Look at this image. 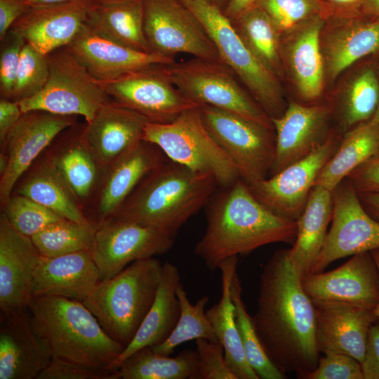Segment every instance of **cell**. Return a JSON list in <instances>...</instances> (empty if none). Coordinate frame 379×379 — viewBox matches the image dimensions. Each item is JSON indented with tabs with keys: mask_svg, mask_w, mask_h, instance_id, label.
<instances>
[{
	"mask_svg": "<svg viewBox=\"0 0 379 379\" xmlns=\"http://www.w3.org/2000/svg\"><path fill=\"white\" fill-rule=\"evenodd\" d=\"M288 249L274 252L260 275L257 305L251 316L270 360L286 375L301 378L319 359L314 305L301 284Z\"/></svg>",
	"mask_w": 379,
	"mask_h": 379,
	"instance_id": "1",
	"label": "cell"
},
{
	"mask_svg": "<svg viewBox=\"0 0 379 379\" xmlns=\"http://www.w3.org/2000/svg\"><path fill=\"white\" fill-rule=\"evenodd\" d=\"M222 190L208 204L205 232L194 246V253L209 270L267 244L294 243L296 221L263 205L241 179Z\"/></svg>",
	"mask_w": 379,
	"mask_h": 379,
	"instance_id": "2",
	"label": "cell"
},
{
	"mask_svg": "<svg viewBox=\"0 0 379 379\" xmlns=\"http://www.w3.org/2000/svg\"><path fill=\"white\" fill-rule=\"evenodd\" d=\"M217 187L213 175L168 159L142 179L112 218L155 227L175 237L208 205Z\"/></svg>",
	"mask_w": 379,
	"mask_h": 379,
	"instance_id": "3",
	"label": "cell"
},
{
	"mask_svg": "<svg viewBox=\"0 0 379 379\" xmlns=\"http://www.w3.org/2000/svg\"><path fill=\"white\" fill-rule=\"evenodd\" d=\"M28 310L34 331L44 341L52 357L110 370L125 348L105 331L83 302L34 296Z\"/></svg>",
	"mask_w": 379,
	"mask_h": 379,
	"instance_id": "4",
	"label": "cell"
},
{
	"mask_svg": "<svg viewBox=\"0 0 379 379\" xmlns=\"http://www.w3.org/2000/svg\"><path fill=\"white\" fill-rule=\"evenodd\" d=\"M163 264L154 257L136 260L101 280L83 302L105 331L126 347L155 298Z\"/></svg>",
	"mask_w": 379,
	"mask_h": 379,
	"instance_id": "5",
	"label": "cell"
},
{
	"mask_svg": "<svg viewBox=\"0 0 379 379\" xmlns=\"http://www.w3.org/2000/svg\"><path fill=\"white\" fill-rule=\"evenodd\" d=\"M142 140L158 147L172 161L213 175L220 187L239 179L235 166L206 128L199 107L183 112L170 123L147 122Z\"/></svg>",
	"mask_w": 379,
	"mask_h": 379,
	"instance_id": "6",
	"label": "cell"
},
{
	"mask_svg": "<svg viewBox=\"0 0 379 379\" xmlns=\"http://www.w3.org/2000/svg\"><path fill=\"white\" fill-rule=\"evenodd\" d=\"M180 1L201 22L221 61L240 79L267 115L271 119L282 115L285 110L278 77L253 55L222 11L206 0Z\"/></svg>",
	"mask_w": 379,
	"mask_h": 379,
	"instance_id": "7",
	"label": "cell"
},
{
	"mask_svg": "<svg viewBox=\"0 0 379 379\" xmlns=\"http://www.w3.org/2000/svg\"><path fill=\"white\" fill-rule=\"evenodd\" d=\"M48 55V80L37 94L18 102L22 113L40 110L64 116L80 115L89 122L109 102L102 84L67 47Z\"/></svg>",
	"mask_w": 379,
	"mask_h": 379,
	"instance_id": "8",
	"label": "cell"
},
{
	"mask_svg": "<svg viewBox=\"0 0 379 379\" xmlns=\"http://www.w3.org/2000/svg\"><path fill=\"white\" fill-rule=\"evenodd\" d=\"M164 69L175 86L199 106H213L274 128L271 118L223 62L193 58Z\"/></svg>",
	"mask_w": 379,
	"mask_h": 379,
	"instance_id": "9",
	"label": "cell"
},
{
	"mask_svg": "<svg viewBox=\"0 0 379 379\" xmlns=\"http://www.w3.org/2000/svg\"><path fill=\"white\" fill-rule=\"evenodd\" d=\"M202 121L212 138L248 185L266 178L275 153V132L237 114L211 105H200Z\"/></svg>",
	"mask_w": 379,
	"mask_h": 379,
	"instance_id": "10",
	"label": "cell"
},
{
	"mask_svg": "<svg viewBox=\"0 0 379 379\" xmlns=\"http://www.w3.org/2000/svg\"><path fill=\"white\" fill-rule=\"evenodd\" d=\"M142 1L150 52L170 58L186 53L222 62L201 22L180 0Z\"/></svg>",
	"mask_w": 379,
	"mask_h": 379,
	"instance_id": "11",
	"label": "cell"
},
{
	"mask_svg": "<svg viewBox=\"0 0 379 379\" xmlns=\"http://www.w3.org/2000/svg\"><path fill=\"white\" fill-rule=\"evenodd\" d=\"M332 194L331 225L308 273L323 272L340 258L379 249V222L364 209L350 182L344 179Z\"/></svg>",
	"mask_w": 379,
	"mask_h": 379,
	"instance_id": "12",
	"label": "cell"
},
{
	"mask_svg": "<svg viewBox=\"0 0 379 379\" xmlns=\"http://www.w3.org/2000/svg\"><path fill=\"white\" fill-rule=\"evenodd\" d=\"M157 65L100 83L114 102L142 116L147 122H172L183 112L199 107L172 82L164 69Z\"/></svg>",
	"mask_w": 379,
	"mask_h": 379,
	"instance_id": "13",
	"label": "cell"
},
{
	"mask_svg": "<svg viewBox=\"0 0 379 379\" xmlns=\"http://www.w3.org/2000/svg\"><path fill=\"white\" fill-rule=\"evenodd\" d=\"M173 243L174 237L165 231L110 218L97 226L89 251L103 280L136 260L167 253Z\"/></svg>",
	"mask_w": 379,
	"mask_h": 379,
	"instance_id": "14",
	"label": "cell"
},
{
	"mask_svg": "<svg viewBox=\"0 0 379 379\" xmlns=\"http://www.w3.org/2000/svg\"><path fill=\"white\" fill-rule=\"evenodd\" d=\"M339 143L337 137L330 135L305 157L270 178L247 185L253 196L269 209L296 221L305 207L320 171Z\"/></svg>",
	"mask_w": 379,
	"mask_h": 379,
	"instance_id": "15",
	"label": "cell"
},
{
	"mask_svg": "<svg viewBox=\"0 0 379 379\" xmlns=\"http://www.w3.org/2000/svg\"><path fill=\"white\" fill-rule=\"evenodd\" d=\"M303 290L312 302H344L368 310L379 301V270L371 252L352 255L340 267L302 277Z\"/></svg>",
	"mask_w": 379,
	"mask_h": 379,
	"instance_id": "16",
	"label": "cell"
},
{
	"mask_svg": "<svg viewBox=\"0 0 379 379\" xmlns=\"http://www.w3.org/2000/svg\"><path fill=\"white\" fill-rule=\"evenodd\" d=\"M72 116L33 110L22 113L6 135L8 165L0 179V200L3 206L13 189L39 154L63 130L71 126Z\"/></svg>",
	"mask_w": 379,
	"mask_h": 379,
	"instance_id": "17",
	"label": "cell"
},
{
	"mask_svg": "<svg viewBox=\"0 0 379 379\" xmlns=\"http://www.w3.org/2000/svg\"><path fill=\"white\" fill-rule=\"evenodd\" d=\"M66 47L100 83L115 80L133 72L175 62L174 58L124 46L97 32L86 23Z\"/></svg>",
	"mask_w": 379,
	"mask_h": 379,
	"instance_id": "18",
	"label": "cell"
},
{
	"mask_svg": "<svg viewBox=\"0 0 379 379\" xmlns=\"http://www.w3.org/2000/svg\"><path fill=\"white\" fill-rule=\"evenodd\" d=\"M41 255L30 237L18 232L4 213L0 217V310L7 313L28 307Z\"/></svg>",
	"mask_w": 379,
	"mask_h": 379,
	"instance_id": "19",
	"label": "cell"
},
{
	"mask_svg": "<svg viewBox=\"0 0 379 379\" xmlns=\"http://www.w3.org/2000/svg\"><path fill=\"white\" fill-rule=\"evenodd\" d=\"M51 358L32 327L28 307L1 313L0 379H37Z\"/></svg>",
	"mask_w": 379,
	"mask_h": 379,
	"instance_id": "20",
	"label": "cell"
},
{
	"mask_svg": "<svg viewBox=\"0 0 379 379\" xmlns=\"http://www.w3.org/2000/svg\"><path fill=\"white\" fill-rule=\"evenodd\" d=\"M315 339L319 353L350 355L361 364L369 331L378 319L373 311L344 302L314 303Z\"/></svg>",
	"mask_w": 379,
	"mask_h": 379,
	"instance_id": "21",
	"label": "cell"
},
{
	"mask_svg": "<svg viewBox=\"0 0 379 379\" xmlns=\"http://www.w3.org/2000/svg\"><path fill=\"white\" fill-rule=\"evenodd\" d=\"M147 122L136 112L109 101L87 122L79 141L99 167H110L142 140Z\"/></svg>",
	"mask_w": 379,
	"mask_h": 379,
	"instance_id": "22",
	"label": "cell"
},
{
	"mask_svg": "<svg viewBox=\"0 0 379 379\" xmlns=\"http://www.w3.org/2000/svg\"><path fill=\"white\" fill-rule=\"evenodd\" d=\"M91 0L31 7L11 27L25 42L49 55L66 47L86 22Z\"/></svg>",
	"mask_w": 379,
	"mask_h": 379,
	"instance_id": "23",
	"label": "cell"
},
{
	"mask_svg": "<svg viewBox=\"0 0 379 379\" xmlns=\"http://www.w3.org/2000/svg\"><path fill=\"white\" fill-rule=\"evenodd\" d=\"M330 109L291 102L282 115L272 118L275 153L270 175L305 157L328 136L324 135Z\"/></svg>",
	"mask_w": 379,
	"mask_h": 379,
	"instance_id": "24",
	"label": "cell"
},
{
	"mask_svg": "<svg viewBox=\"0 0 379 379\" xmlns=\"http://www.w3.org/2000/svg\"><path fill=\"white\" fill-rule=\"evenodd\" d=\"M101 281L89 250L46 258L35 270L32 297L56 296L84 302Z\"/></svg>",
	"mask_w": 379,
	"mask_h": 379,
	"instance_id": "25",
	"label": "cell"
},
{
	"mask_svg": "<svg viewBox=\"0 0 379 379\" xmlns=\"http://www.w3.org/2000/svg\"><path fill=\"white\" fill-rule=\"evenodd\" d=\"M180 283L178 267L170 262H165L150 309L131 343L109 366L110 370L117 371L122 363L138 350L156 346L168 338L180 316V302L176 293Z\"/></svg>",
	"mask_w": 379,
	"mask_h": 379,
	"instance_id": "26",
	"label": "cell"
},
{
	"mask_svg": "<svg viewBox=\"0 0 379 379\" xmlns=\"http://www.w3.org/2000/svg\"><path fill=\"white\" fill-rule=\"evenodd\" d=\"M168 158L156 145L140 141L110 167L98 203L101 222L112 218L142 179Z\"/></svg>",
	"mask_w": 379,
	"mask_h": 379,
	"instance_id": "27",
	"label": "cell"
},
{
	"mask_svg": "<svg viewBox=\"0 0 379 379\" xmlns=\"http://www.w3.org/2000/svg\"><path fill=\"white\" fill-rule=\"evenodd\" d=\"M323 22L319 17L308 20L291 41L284 53L300 96L305 100L319 97L323 89L324 60L320 42Z\"/></svg>",
	"mask_w": 379,
	"mask_h": 379,
	"instance_id": "28",
	"label": "cell"
},
{
	"mask_svg": "<svg viewBox=\"0 0 379 379\" xmlns=\"http://www.w3.org/2000/svg\"><path fill=\"white\" fill-rule=\"evenodd\" d=\"M238 256L222 260L218 268L221 273V297L218 302L206 310L218 340L225 350L226 360L238 379H259L244 355L238 331L231 283L237 272Z\"/></svg>",
	"mask_w": 379,
	"mask_h": 379,
	"instance_id": "29",
	"label": "cell"
},
{
	"mask_svg": "<svg viewBox=\"0 0 379 379\" xmlns=\"http://www.w3.org/2000/svg\"><path fill=\"white\" fill-rule=\"evenodd\" d=\"M332 192L314 186L296 220V239L288 253L293 267L302 277L309 272L324 244L332 218Z\"/></svg>",
	"mask_w": 379,
	"mask_h": 379,
	"instance_id": "30",
	"label": "cell"
},
{
	"mask_svg": "<svg viewBox=\"0 0 379 379\" xmlns=\"http://www.w3.org/2000/svg\"><path fill=\"white\" fill-rule=\"evenodd\" d=\"M86 23L95 31L128 48L149 53L144 29L142 0L91 2Z\"/></svg>",
	"mask_w": 379,
	"mask_h": 379,
	"instance_id": "31",
	"label": "cell"
},
{
	"mask_svg": "<svg viewBox=\"0 0 379 379\" xmlns=\"http://www.w3.org/2000/svg\"><path fill=\"white\" fill-rule=\"evenodd\" d=\"M379 153V124L370 120L350 129L320 171L314 186L333 192L347 175Z\"/></svg>",
	"mask_w": 379,
	"mask_h": 379,
	"instance_id": "32",
	"label": "cell"
},
{
	"mask_svg": "<svg viewBox=\"0 0 379 379\" xmlns=\"http://www.w3.org/2000/svg\"><path fill=\"white\" fill-rule=\"evenodd\" d=\"M323 53L330 78L364 57L379 51V20L357 22L328 35Z\"/></svg>",
	"mask_w": 379,
	"mask_h": 379,
	"instance_id": "33",
	"label": "cell"
},
{
	"mask_svg": "<svg viewBox=\"0 0 379 379\" xmlns=\"http://www.w3.org/2000/svg\"><path fill=\"white\" fill-rule=\"evenodd\" d=\"M117 375L118 379H197V354L190 350L171 357L143 347L122 363Z\"/></svg>",
	"mask_w": 379,
	"mask_h": 379,
	"instance_id": "34",
	"label": "cell"
},
{
	"mask_svg": "<svg viewBox=\"0 0 379 379\" xmlns=\"http://www.w3.org/2000/svg\"><path fill=\"white\" fill-rule=\"evenodd\" d=\"M62 218L79 223L88 222L69 190L52 162L44 164L30 175L18 190Z\"/></svg>",
	"mask_w": 379,
	"mask_h": 379,
	"instance_id": "35",
	"label": "cell"
},
{
	"mask_svg": "<svg viewBox=\"0 0 379 379\" xmlns=\"http://www.w3.org/2000/svg\"><path fill=\"white\" fill-rule=\"evenodd\" d=\"M230 22L262 65L278 77L281 74L280 32L267 14L255 5Z\"/></svg>",
	"mask_w": 379,
	"mask_h": 379,
	"instance_id": "36",
	"label": "cell"
},
{
	"mask_svg": "<svg viewBox=\"0 0 379 379\" xmlns=\"http://www.w3.org/2000/svg\"><path fill=\"white\" fill-rule=\"evenodd\" d=\"M180 302V316L178 322L168 338L162 343L151 347L157 353L169 356L175 349L192 340L206 339L218 341L214 329L206 315V306L209 298L201 297L192 304L181 283L176 290Z\"/></svg>",
	"mask_w": 379,
	"mask_h": 379,
	"instance_id": "37",
	"label": "cell"
},
{
	"mask_svg": "<svg viewBox=\"0 0 379 379\" xmlns=\"http://www.w3.org/2000/svg\"><path fill=\"white\" fill-rule=\"evenodd\" d=\"M241 284L237 272L231 283V294L234 306L236 322L246 361L259 379H284L281 372L267 354L241 296Z\"/></svg>",
	"mask_w": 379,
	"mask_h": 379,
	"instance_id": "38",
	"label": "cell"
},
{
	"mask_svg": "<svg viewBox=\"0 0 379 379\" xmlns=\"http://www.w3.org/2000/svg\"><path fill=\"white\" fill-rule=\"evenodd\" d=\"M97 226L67 219L55 222L31 237L40 253L46 258L90 250Z\"/></svg>",
	"mask_w": 379,
	"mask_h": 379,
	"instance_id": "39",
	"label": "cell"
},
{
	"mask_svg": "<svg viewBox=\"0 0 379 379\" xmlns=\"http://www.w3.org/2000/svg\"><path fill=\"white\" fill-rule=\"evenodd\" d=\"M379 103V80L371 68L361 71L350 83L340 105V119L350 128L371 119Z\"/></svg>",
	"mask_w": 379,
	"mask_h": 379,
	"instance_id": "40",
	"label": "cell"
},
{
	"mask_svg": "<svg viewBox=\"0 0 379 379\" xmlns=\"http://www.w3.org/2000/svg\"><path fill=\"white\" fill-rule=\"evenodd\" d=\"M51 162L77 199L90 194L96 181L98 165L79 140L53 158Z\"/></svg>",
	"mask_w": 379,
	"mask_h": 379,
	"instance_id": "41",
	"label": "cell"
},
{
	"mask_svg": "<svg viewBox=\"0 0 379 379\" xmlns=\"http://www.w3.org/2000/svg\"><path fill=\"white\" fill-rule=\"evenodd\" d=\"M4 207V213L11 225L18 232L30 238L48 226L65 219L20 194L11 197Z\"/></svg>",
	"mask_w": 379,
	"mask_h": 379,
	"instance_id": "42",
	"label": "cell"
},
{
	"mask_svg": "<svg viewBox=\"0 0 379 379\" xmlns=\"http://www.w3.org/2000/svg\"><path fill=\"white\" fill-rule=\"evenodd\" d=\"M49 71L48 55L26 43L20 55L12 100L18 102L37 94L45 86Z\"/></svg>",
	"mask_w": 379,
	"mask_h": 379,
	"instance_id": "43",
	"label": "cell"
},
{
	"mask_svg": "<svg viewBox=\"0 0 379 379\" xmlns=\"http://www.w3.org/2000/svg\"><path fill=\"white\" fill-rule=\"evenodd\" d=\"M255 6L267 14L280 34L313 18L318 9L314 0H258Z\"/></svg>",
	"mask_w": 379,
	"mask_h": 379,
	"instance_id": "44",
	"label": "cell"
},
{
	"mask_svg": "<svg viewBox=\"0 0 379 379\" xmlns=\"http://www.w3.org/2000/svg\"><path fill=\"white\" fill-rule=\"evenodd\" d=\"M197 379H238L230 367L225 350L219 341L197 339Z\"/></svg>",
	"mask_w": 379,
	"mask_h": 379,
	"instance_id": "45",
	"label": "cell"
},
{
	"mask_svg": "<svg viewBox=\"0 0 379 379\" xmlns=\"http://www.w3.org/2000/svg\"><path fill=\"white\" fill-rule=\"evenodd\" d=\"M1 41L0 90L4 98L11 99L21 53L26 42L22 35L12 28Z\"/></svg>",
	"mask_w": 379,
	"mask_h": 379,
	"instance_id": "46",
	"label": "cell"
},
{
	"mask_svg": "<svg viewBox=\"0 0 379 379\" xmlns=\"http://www.w3.org/2000/svg\"><path fill=\"white\" fill-rule=\"evenodd\" d=\"M302 379H364L361 364L341 353H328L319 359L317 367Z\"/></svg>",
	"mask_w": 379,
	"mask_h": 379,
	"instance_id": "47",
	"label": "cell"
},
{
	"mask_svg": "<svg viewBox=\"0 0 379 379\" xmlns=\"http://www.w3.org/2000/svg\"><path fill=\"white\" fill-rule=\"evenodd\" d=\"M37 379H118L117 371L98 369L52 357Z\"/></svg>",
	"mask_w": 379,
	"mask_h": 379,
	"instance_id": "48",
	"label": "cell"
},
{
	"mask_svg": "<svg viewBox=\"0 0 379 379\" xmlns=\"http://www.w3.org/2000/svg\"><path fill=\"white\" fill-rule=\"evenodd\" d=\"M346 179L358 194L379 192V153L353 170Z\"/></svg>",
	"mask_w": 379,
	"mask_h": 379,
	"instance_id": "49",
	"label": "cell"
},
{
	"mask_svg": "<svg viewBox=\"0 0 379 379\" xmlns=\"http://www.w3.org/2000/svg\"><path fill=\"white\" fill-rule=\"evenodd\" d=\"M361 366L364 379H379V323L371 327Z\"/></svg>",
	"mask_w": 379,
	"mask_h": 379,
	"instance_id": "50",
	"label": "cell"
},
{
	"mask_svg": "<svg viewBox=\"0 0 379 379\" xmlns=\"http://www.w3.org/2000/svg\"><path fill=\"white\" fill-rule=\"evenodd\" d=\"M31 6L25 0H0V39Z\"/></svg>",
	"mask_w": 379,
	"mask_h": 379,
	"instance_id": "51",
	"label": "cell"
},
{
	"mask_svg": "<svg viewBox=\"0 0 379 379\" xmlns=\"http://www.w3.org/2000/svg\"><path fill=\"white\" fill-rule=\"evenodd\" d=\"M22 112L18 102L2 98L0 100V140L4 142L10 130L18 121Z\"/></svg>",
	"mask_w": 379,
	"mask_h": 379,
	"instance_id": "52",
	"label": "cell"
},
{
	"mask_svg": "<svg viewBox=\"0 0 379 379\" xmlns=\"http://www.w3.org/2000/svg\"><path fill=\"white\" fill-rule=\"evenodd\" d=\"M258 0H229L224 9L223 14L232 21L241 14L254 6Z\"/></svg>",
	"mask_w": 379,
	"mask_h": 379,
	"instance_id": "53",
	"label": "cell"
},
{
	"mask_svg": "<svg viewBox=\"0 0 379 379\" xmlns=\"http://www.w3.org/2000/svg\"><path fill=\"white\" fill-rule=\"evenodd\" d=\"M358 196L366 212L379 222V192L359 193Z\"/></svg>",
	"mask_w": 379,
	"mask_h": 379,
	"instance_id": "54",
	"label": "cell"
},
{
	"mask_svg": "<svg viewBox=\"0 0 379 379\" xmlns=\"http://www.w3.org/2000/svg\"><path fill=\"white\" fill-rule=\"evenodd\" d=\"M26 2L31 6H41L53 4H62L72 0H25Z\"/></svg>",
	"mask_w": 379,
	"mask_h": 379,
	"instance_id": "55",
	"label": "cell"
},
{
	"mask_svg": "<svg viewBox=\"0 0 379 379\" xmlns=\"http://www.w3.org/2000/svg\"><path fill=\"white\" fill-rule=\"evenodd\" d=\"M335 5L343 7H352L358 5L362 0H329Z\"/></svg>",
	"mask_w": 379,
	"mask_h": 379,
	"instance_id": "56",
	"label": "cell"
},
{
	"mask_svg": "<svg viewBox=\"0 0 379 379\" xmlns=\"http://www.w3.org/2000/svg\"><path fill=\"white\" fill-rule=\"evenodd\" d=\"M372 253V255L376 262V264L378 265V270H379V249L378 250H375V251H371ZM373 313H374V315L376 317V318L378 319H379V301L375 308V310H373Z\"/></svg>",
	"mask_w": 379,
	"mask_h": 379,
	"instance_id": "57",
	"label": "cell"
},
{
	"mask_svg": "<svg viewBox=\"0 0 379 379\" xmlns=\"http://www.w3.org/2000/svg\"><path fill=\"white\" fill-rule=\"evenodd\" d=\"M8 165V159L6 154H0V175H1L6 171Z\"/></svg>",
	"mask_w": 379,
	"mask_h": 379,
	"instance_id": "58",
	"label": "cell"
},
{
	"mask_svg": "<svg viewBox=\"0 0 379 379\" xmlns=\"http://www.w3.org/2000/svg\"><path fill=\"white\" fill-rule=\"evenodd\" d=\"M211 4L218 7L221 11L224 9L229 0H206Z\"/></svg>",
	"mask_w": 379,
	"mask_h": 379,
	"instance_id": "59",
	"label": "cell"
},
{
	"mask_svg": "<svg viewBox=\"0 0 379 379\" xmlns=\"http://www.w3.org/2000/svg\"><path fill=\"white\" fill-rule=\"evenodd\" d=\"M91 1L96 3L108 4V3H117V2H122V1H133V0H91Z\"/></svg>",
	"mask_w": 379,
	"mask_h": 379,
	"instance_id": "60",
	"label": "cell"
},
{
	"mask_svg": "<svg viewBox=\"0 0 379 379\" xmlns=\"http://www.w3.org/2000/svg\"><path fill=\"white\" fill-rule=\"evenodd\" d=\"M370 121L374 124H379V103L375 113Z\"/></svg>",
	"mask_w": 379,
	"mask_h": 379,
	"instance_id": "61",
	"label": "cell"
},
{
	"mask_svg": "<svg viewBox=\"0 0 379 379\" xmlns=\"http://www.w3.org/2000/svg\"><path fill=\"white\" fill-rule=\"evenodd\" d=\"M375 11L379 12V0H371Z\"/></svg>",
	"mask_w": 379,
	"mask_h": 379,
	"instance_id": "62",
	"label": "cell"
}]
</instances>
